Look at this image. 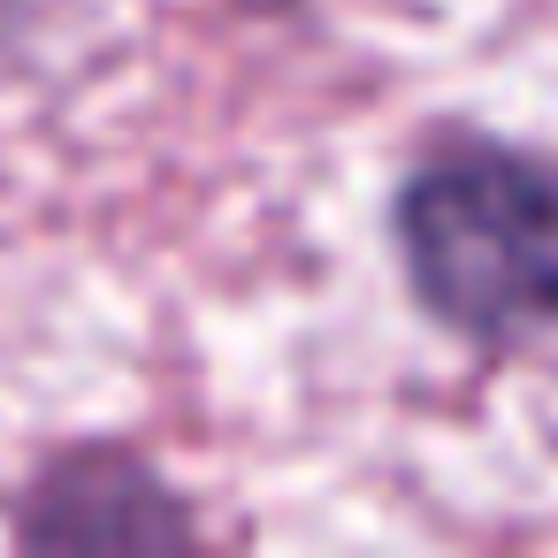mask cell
<instances>
[{"mask_svg": "<svg viewBox=\"0 0 558 558\" xmlns=\"http://www.w3.org/2000/svg\"><path fill=\"white\" fill-rule=\"evenodd\" d=\"M398 283L474 352L558 337V161L482 123H436L390 184Z\"/></svg>", "mask_w": 558, "mask_h": 558, "instance_id": "6da1fadb", "label": "cell"}, {"mask_svg": "<svg viewBox=\"0 0 558 558\" xmlns=\"http://www.w3.org/2000/svg\"><path fill=\"white\" fill-rule=\"evenodd\" d=\"M16 535L32 550H192L199 520L138 451L85 444L47 459L16 512Z\"/></svg>", "mask_w": 558, "mask_h": 558, "instance_id": "7a4b0ae2", "label": "cell"}, {"mask_svg": "<svg viewBox=\"0 0 558 558\" xmlns=\"http://www.w3.org/2000/svg\"><path fill=\"white\" fill-rule=\"evenodd\" d=\"M24 24H32V0H0V62L16 54V39H24Z\"/></svg>", "mask_w": 558, "mask_h": 558, "instance_id": "3957f363", "label": "cell"}]
</instances>
